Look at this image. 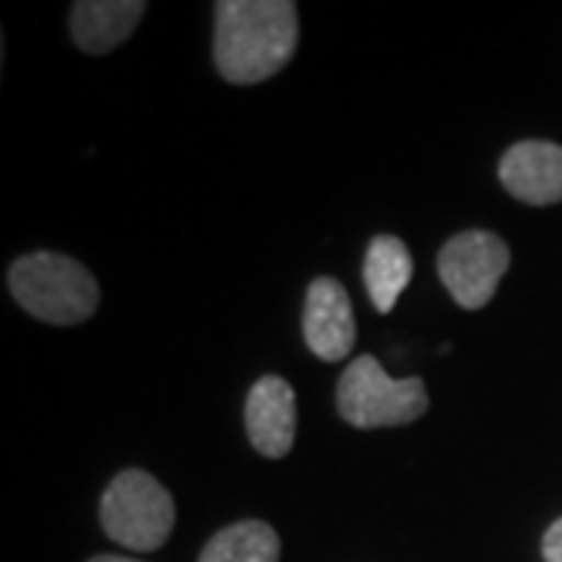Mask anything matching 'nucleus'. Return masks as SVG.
Here are the masks:
<instances>
[{"label": "nucleus", "instance_id": "nucleus-1", "mask_svg": "<svg viewBox=\"0 0 562 562\" xmlns=\"http://www.w3.org/2000/svg\"><path fill=\"white\" fill-rule=\"evenodd\" d=\"M297 35V3L291 0H220L213 60L225 81L257 85L288 66Z\"/></svg>", "mask_w": 562, "mask_h": 562}, {"label": "nucleus", "instance_id": "nucleus-2", "mask_svg": "<svg viewBox=\"0 0 562 562\" xmlns=\"http://www.w3.org/2000/svg\"><path fill=\"white\" fill-rule=\"evenodd\" d=\"M10 294L29 316L50 325H76L94 316L101 291L94 276L72 257L38 250L10 266Z\"/></svg>", "mask_w": 562, "mask_h": 562}, {"label": "nucleus", "instance_id": "nucleus-3", "mask_svg": "<svg viewBox=\"0 0 562 562\" xmlns=\"http://www.w3.org/2000/svg\"><path fill=\"white\" fill-rule=\"evenodd\" d=\"M103 531L135 553H154L169 541L176 525V501L150 472L125 469L101 501Z\"/></svg>", "mask_w": 562, "mask_h": 562}, {"label": "nucleus", "instance_id": "nucleus-4", "mask_svg": "<svg viewBox=\"0 0 562 562\" xmlns=\"http://www.w3.org/2000/svg\"><path fill=\"white\" fill-rule=\"evenodd\" d=\"M428 394L422 379H391L375 357H360L338 382V413L353 428H394L425 416Z\"/></svg>", "mask_w": 562, "mask_h": 562}, {"label": "nucleus", "instance_id": "nucleus-5", "mask_svg": "<svg viewBox=\"0 0 562 562\" xmlns=\"http://www.w3.org/2000/svg\"><path fill=\"white\" fill-rule=\"evenodd\" d=\"M509 260V247L501 235L472 228L443 244L438 254V276L462 310H482L494 301Z\"/></svg>", "mask_w": 562, "mask_h": 562}, {"label": "nucleus", "instance_id": "nucleus-6", "mask_svg": "<svg viewBox=\"0 0 562 562\" xmlns=\"http://www.w3.org/2000/svg\"><path fill=\"white\" fill-rule=\"evenodd\" d=\"M303 338L322 362H341L344 357H350L357 341V322L341 281L322 276L306 288Z\"/></svg>", "mask_w": 562, "mask_h": 562}, {"label": "nucleus", "instance_id": "nucleus-7", "mask_svg": "<svg viewBox=\"0 0 562 562\" xmlns=\"http://www.w3.org/2000/svg\"><path fill=\"white\" fill-rule=\"evenodd\" d=\"M244 425H247V438L260 457L266 460L288 457L294 447V431H297L294 387L279 375H262L247 394Z\"/></svg>", "mask_w": 562, "mask_h": 562}, {"label": "nucleus", "instance_id": "nucleus-8", "mask_svg": "<svg viewBox=\"0 0 562 562\" xmlns=\"http://www.w3.org/2000/svg\"><path fill=\"white\" fill-rule=\"evenodd\" d=\"M503 188L531 206L562 203V147L550 140H519L501 160Z\"/></svg>", "mask_w": 562, "mask_h": 562}, {"label": "nucleus", "instance_id": "nucleus-9", "mask_svg": "<svg viewBox=\"0 0 562 562\" xmlns=\"http://www.w3.org/2000/svg\"><path fill=\"white\" fill-rule=\"evenodd\" d=\"M147 13L144 0H79L69 29L85 54H110L128 38Z\"/></svg>", "mask_w": 562, "mask_h": 562}, {"label": "nucleus", "instance_id": "nucleus-10", "mask_svg": "<svg viewBox=\"0 0 562 562\" xmlns=\"http://www.w3.org/2000/svg\"><path fill=\"white\" fill-rule=\"evenodd\" d=\"M362 279H366L372 306L379 313H391L397 306V297L406 291V284L413 281V257L406 244L394 235L372 238L362 260Z\"/></svg>", "mask_w": 562, "mask_h": 562}, {"label": "nucleus", "instance_id": "nucleus-11", "mask_svg": "<svg viewBox=\"0 0 562 562\" xmlns=\"http://www.w3.org/2000/svg\"><path fill=\"white\" fill-rule=\"evenodd\" d=\"M281 541L272 525L247 519L222 528L203 547L201 562H279Z\"/></svg>", "mask_w": 562, "mask_h": 562}, {"label": "nucleus", "instance_id": "nucleus-12", "mask_svg": "<svg viewBox=\"0 0 562 562\" xmlns=\"http://www.w3.org/2000/svg\"><path fill=\"white\" fill-rule=\"evenodd\" d=\"M543 560L562 562V519H557L543 535Z\"/></svg>", "mask_w": 562, "mask_h": 562}, {"label": "nucleus", "instance_id": "nucleus-13", "mask_svg": "<svg viewBox=\"0 0 562 562\" xmlns=\"http://www.w3.org/2000/svg\"><path fill=\"white\" fill-rule=\"evenodd\" d=\"M91 562H138V560H125V557H94Z\"/></svg>", "mask_w": 562, "mask_h": 562}]
</instances>
